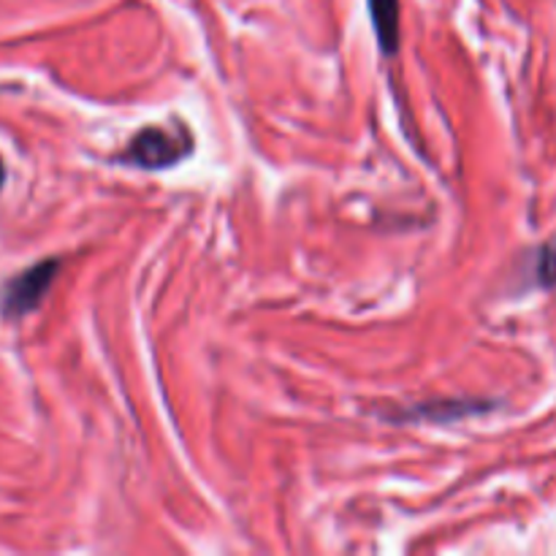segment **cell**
<instances>
[{
	"instance_id": "obj_3",
	"label": "cell",
	"mask_w": 556,
	"mask_h": 556,
	"mask_svg": "<svg viewBox=\"0 0 556 556\" xmlns=\"http://www.w3.org/2000/svg\"><path fill=\"white\" fill-rule=\"evenodd\" d=\"M369 14H372L380 47L391 54L400 41V3L396 0H369Z\"/></svg>"
},
{
	"instance_id": "obj_2",
	"label": "cell",
	"mask_w": 556,
	"mask_h": 556,
	"mask_svg": "<svg viewBox=\"0 0 556 556\" xmlns=\"http://www.w3.org/2000/svg\"><path fill=\"white\" fill-rule=\"evenodd\" d=\"M54 271H58V264H54V261H47V264L25 271V275L9 288V293H5V309L14 315H22L27 313V309L36 307V304L41 302L43 293H47Z\"/></svg>"
},
{
	"instance_id": "obj_1",
	"label": "cell",
	"mask_w": 556,
	"mask_h": 556,
	"mask_svg": "<svg viewBox=\"0 0 556 556\" xmlns=\"http://www.w3.org/2000/svg\"><path fill=\"white\" fill-rule=\"evenodd\" d=\"M188 141H179L177 136L168 134V130L147 128L130 141L128 161L141 168H166L172 166V163L182 161V157L188 155Z\"/></svg>"
},
{
	"instance_id": "obj_4",
	"label": "cell",
	"mask_w": 556,
	"mask_h": 556,
	"mask_svg": "<svg viewBox=\"0 0 556 556\" xmlns=\"http://www.w3.org/2000/svg\"><path fill=\"white\" fill-rule=\"evenodd\" d=\"M0 185H3V166H0Z\"/></svg>"
}]
</instances>
